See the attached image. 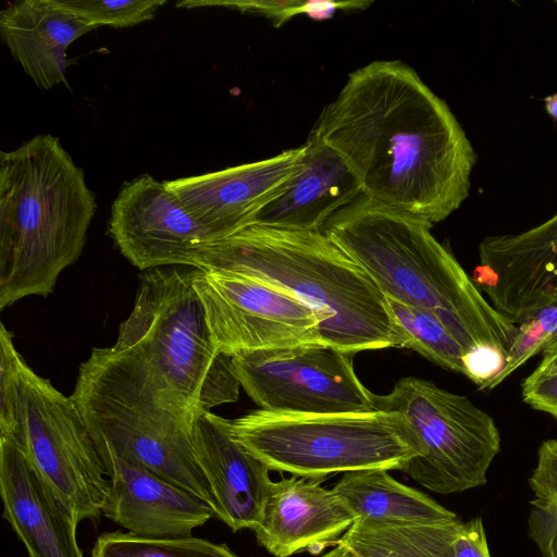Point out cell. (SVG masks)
<instances>
[{
    "instance_id": "cell-16",
    "label": "cell",
    "mask_w": 557,
    "mask_h": 557,
    "mask_svg": "<svg viewBox=\"0 0 557 557\" xmlns=\"http://www.w3.org/2000/svg\"><path fill=\"white\" fill-rule=\"evenodd\" d=\"M0 494L2 517L29 557H84L74 512L11 435L0 436Z\"/></svg>"
},
{
    "instance_id": "cell-35",
    "label": "cell",
    "mask_w": 557,
    "mask_h": 557,
    "mask_svg": "<svg viewBox=\"0 0 557 557\" xmlns=\"http://www.w3.org/2000/svg\"><path fill=\"white\" fill-rule=\"evenodd\" d=\"M321 557H355L350 550H348L346 547L336 544L333 549L327 552Z\"/></svg>"
},
{
    "instance_id": "cell-30",
    "label": "cell",
    "mask_w": 557,
    "mask_h": 557,
    "mask_svg": "<svg viewBox=\"0 0 557 557\" xmlns=\"http://www.w3.org/2000/svg\"><path fill=\"white\" fill-rule=\"evenodd\" d=\"M522 398L532 408L547 412L557 419V373L532 372L523 381Z\"/></svg>"
},
{
    "instance_id": "cell-20",
    "label": "cell",
    "mask_w": 557,
    "mask_h": 557,
    "mask_svg": "<svg viewBox=\"0 0 557 557\" xmlns=\"http://www.w3.org/2000/svg\"><path fill=\"white\" fill-rule=\"evenodd\" d=\"M96 28L58 0H22L0 11L3 42L40 89L66 85L67 48Z\"/></svg>"
},
{
    "instance_id": "cell-15",
    "label": "cell",
    "mask_w": 557,
    "mask_h": 557,
    "mask_svg": "<svg viewBox=\"0 0 557 557\" xmlns=\"http://www.w3.org/2000/svg\"><path fill=\"white\" fill-rule=\"evenodd\" d=\"M98 453L110 478L101 512L129 533L189 536L215 517L214 509L194 493L108 451Z\"/></svg>"
},
{
    "instance_id": "cell-8",
    "label": "cell",
    "mask_w": 557,
    "mask_h": 557,
    "mask_svg": "<svg viewBox=\"0 0 557 557\" xmlns=\"http://www.w3.org/2000/svg\"><path fill=\"white\" fill-rule=\"evenodd\" d=\"M374 399L376 409L403 413L418 435L421 454L401 469L417 483L444 495L486 484L500 434L494 419L468 397L408 376Z\"/></svg>"
},
{
    "instance_id": "cell-13",
    "label": "cell",
    "mask_w": 557,
    "mask_h": 557,
    "mask_svg": "<svg viewBox=\"0 0 557 557\" xmlns=\"http://www.w3.org/2000/svg\"><path fill=\"white\" fill-rule=\"evenodd\" d=\"M304 146L224 170L164 181L211 243L255 223L297 172Z\"/></svg>"
},
{
    "instance_id": "cell-26",
    "label": "cell",
    "mask_w": 557,
    "mask_h": 557,
    "mask_svg": "<svg viewBox=\"0 0 557 557\" xmlns=\"http://www.w3.org/2000/svg\"><path fill=\"white\" fill-rule=\"evenodd\" d=\"M557 339V300L517 325V333L502 369L481 389H492L505 381L531 357L544 351Z\"/></svg>"
},
{
    "instance_id": "cell-14",
    "label": "cell",
    "mask_w": 557,
    "mask_h": 557,
    "mask_svg": "<svg viewBox=\"0 0 557 557\" xmlns=\"http://www.w3.org/2000/svg\"><path fill=\"white\" fill-rule=\"evenodd\" d=\"M472 280L518 325L557 300V212L524 232L485 237Z\"/></svg>"
},
{
    "instance_id": "cell-3",
    "label": "cell",
    "mask_w": 557,
    "mask_h": 557,
    "mask_svg": "<svg viewBox=\"0 0 557 557\" xmlns=\"http://www.w3.org/2000/svg\"><path fill=\"white\" fill-rule=\"evenodd\" d=\"M97 211L85 174L51 134L0 153V309L53 293Z\"/></svg>"
},
{
    "instance_id": "cell-22",
    "label": "cell",
    "mask_w": 557,
    "mask_h": 557,
    "mask_svg": "<svg viewBox=\"0 0 557 557\" xmlns=\"http://www.w3.org/2000/svg\"><path fill=\"white\" fill-rule=\"evenodd\" d=\"M462 521L406 523L357 518L337 541L355 557H453Z\"/></svg>"
},
{
    "instance_id": "cell-36",
    "label": "cell",
    "mask_w": 557,
    "mask_h": 557,
    "mask_svg": "<svg viewBox=\"0 0 557 557\" xmlns=\"http://www.w3.org/2000/svg\"><path fill=\"white\" fill-rule=\"evenodd\" d=\"M556 4H557V1H556Z\"/></svg>"
},
{
    "instance_id": "cell-17",
    "label": "cell",
    "mask_w": 557,
    "mask_h": 557,
    "mask_svg": "<svg viewBox=\"0 0 557 557\" xmlns=\"http://www.w3.org/2000/svg\"><path fill=\"white\" fill-rule=\"evenodd\" d=\"M191 440L213 495L215 517L233 532L253 530L272 493L270 469L235 438L227 419L211 411L195 417Z\"/></svg>"
},
{
    "instance_id": "cell-10",
    "label": "cell",
    "mask_w": 557,
    "mask_h": 557,
    "mask_svg": "<svg viewBox=\"0 0 557 557\" xmlns=\"http://www.w3.org/2000/svg\"><path fill=\"white\" fill-rule=\"evenodd\" d=\"M355 354L324 344L242 351L232 356L240 387L260 409L289 413L363 412L375 394L359 380Z\"/></svg>"
},
{
    "instance_id": "cell-7",
    "label": "cell",
    "mask_w": 557,
    "mask_h": 557,
    "mask_svg": "<svg viewBox=\"0 0 557 557\" xmlns=\"http://www.w3.org/2000/svg\"><path fill=\"white\" fill-rule=\"evenodd\" d=\"M228 424L235 438L270 470L297 478L401 471L421 454L418 435L398 411L289 413L259 408Z\"/></svg>"
},
{
    "instance_id": "cell-12",
    "label": "cell",
    "mask_w": 557,
    "mask_h": 557,
    "mask_svg": "<svg viewBox=\"0 0 557 557\" xmlns=\"http://www.w3.org/2000/svg\"><path fill=\"white\" fill-rule=\"evenodd\" d=\"M108 231L121 253L136 268L199 265L211 243L164 182L143 174L125 182L111 205Z\"/></svg>"
},
{
    "instance_id": "cell-9",
    "label": "cell",
    "mask_w": 557,
    "mask_h": 557,
    "mask_svg": "<svg viewBox=\"0 0 557 557\" xmlns=\"http://www.w3.org/2000/svg\"><path fill=\"white\" fill-rule=\"evenodd\" d=\"M13 436L78 522H98L109 480L72 396H65L25 360L21 364L17 430Z\"/></svg>"
},
{
    "instance_id": "cell-18",
    "label": "cell",
    "mask_w": 557,
    "mask_h": 557,
    "mask_svg": "<svg viewBox=\"0 0 557 557\" xmlns=\"http://www.w3.org/2000/svg\"><path fill=\"white\" fill-rule=\"evenodd\" d=\"M355 516L344 500L320 480L293 476L274 482L261 522L252 530L274 557L319 553L336 545Z\"/></svg>"
},
{
    "instance_id": "cell-11",
    "label": "cell",
    "mask_w": 557,
    "mask_h": 557,
    "mask_svg": "<svg viewBox=\"0 0 557 557\" xmlns=\"http://www.w3.org/2000/svg\"><path fill=\"white\" fill-rule=\"evenodd\" d=\"M194 285L213 342L225 355L322 344L321 315L285 288L219 269H196Z\"/></svg>"
},
{
    "instance_id": "cell-1",
    "label": "cell",
    "mask_w": 557,
    "mask_h": 557,
    "mask_svg": "<svg viewBox=\"0 0 557 557\" xmlns=\"http://www.w3.org/2000/svg\"><path fill=\"white\" fill-rule=\"evenodd\" d=\"M311 132L385 206L433 224L469 196L474 149L448 104L401 61L350 73Z\"/></svg>"
},
{
    "instance_id": "cell-4",
    "label": "cell",
    "mask_w": 557,
    "mask_h": 557,
    "mask_svg": "<svg viewBox=\"0 0 557 557\" xmlns=\"http://www.w3.org/2000/svg\"><path fill=\"white\" fill-rule=\"evenodd\" d=\"M198 269L248 274L285 288L322 318V344L357 354L405 347L387 299L321 231L251 224L203 250Z\"/></svg>"
},
{
    "instance_id": "cell-27",
    "label": "cell",
    "mask_w": 557,
    "mask_h": 557,
    "mask_svg": "<svg viewBox=\"0 0 557 557\" xmlns=\"http://www.w3.org/2000/svg\"><path fill=\"white\" fill-rule=\"evenodd\" d=\"M62 7L99 27H131L153 18L165 0H58Z\"/></svg>"
},
{
    "instance_id": "cell-2",
    "label": "cell",
    "mask_w": 557,
    "mask_h": 557,
    "mask_svg": "<svg viewBox=\"0 0 557 557\" xmlns=\"http://www.w3.org/2000/svg\"><path fill=\"white\" fill-rule=\"evenodd\" d=\"M432 226L362 195L321 232L367 272L386 299L432 312L468 354L494 351L506 359L517 325L483 296L433 236Z\"/></svg>"
},
{
    "instance_id": "cell-6",
    "label": "cell",
    "mask_w": 557,
    "mask_h": 557,
    "mask_svg": "<svg viewBox=\"0 0 557 557\" xmlns=\"http://www.w3.org/2000/svg\"><path fill=\"white\" fill-rule=\"evenodd\" d=\"M197 268L146 271L115 346L138 354L163 383L196 413L239 397L232 357L212 338L194 285Z\"/></svg>"
},
{
    "instance_id": "cell-34",
    "label": "cell",
    "mask_w": 557,
    "mask_h": 557,
    "mask_svg": "<svg viewBox=\"0 0 557 557\" xmlns=\"http://www.w3.org/2000/svg\"><path fill=\"white\" fill-rule=\"evenodd\" d=\"M543 101L546 113L557 121V92L546 96Z\"/></svg>"
},
{
    "instance_id": "cell-23",
    "label": "cell",
    "mask_w": 557,
    "mask_h": 557,
    "mask_svg": "<svg viewBox=\"0 0 557 557\" xmlns=\"http://www.w3.org/2000/svg\"><path fill=\"white\" fill-rule=\"evenodd\" d=\"M405 347L422 355L442 368L466 375L468 354L461 343L432 312L387 299Z\"/></svg>"
},
{
    "instance_id": "cell-19",
    "label": "cell",
    "mask_w": 557,
    "mask_h": 557,
    "mask_svg": "<svg viewBox=\"0 0 557 557\" xmlns=\"http://www.w3.org/2000/svg\"><path fill=\"white\" fill-rule=\"evenodd\" d=\"M297 172L267 205L253 224L295 231H321L339 210L363 195L345 160L310 132Z\"/></svg>"
},
{
    "instance_id": "cell-25",
    "label": "cell",
    "mask_w": 557,
    "mask_h": 557,
    "mask_svg": "<svg viewBox=\"0 0 557 557\" xmlns=\"http://www.w3.org/2000/svg\"><path fill=\"white\" fill-rule=\"evenodd\" d=\"M372 1H318V0H239V1H200L188 0L176 4L178 8H199L219 5L245 13H255L272 20L280 27L293 16L307 14L312 18H330L337 10H358L370 7Z\"/></svg>"
},
{
    "instance_id": "cell-21",
    "label": "cell",
    "mask_w": 557,
    "mask_h": 557,
    "mask_svg": "<svg viewBox=\"0 0 557 557\" xmlns=\"http://www.w3.org/2000/svg\"><path fill=\"white\" fill-rule=\"evenodd\" d=\"M385 469L344 473L333 490L355 519L367 518L406 523H442L457 515L426 494L396 481Z\"/></svg>"
},
{
    "instance_id": "cell-28",
    "label": "cell",
    "mask_w": 557,
    "mask_h": 557,
    "mask_svg": "<svg viewBox=\"0 0 557 557\" xmlns=\"http://www.w3.org/2000/svg\"><path fill=\"white\" fill-rule=\"evenodd\" d=\"M528 481L534 495L528 520L557 527V440L541 444Z\"/></svg>"
},
{
    "instance_id": "cell-5",
    "label": "cell",
    "mask_w": 557,
    "mask_h": 557,
    "mask_svg": "<svg viewBox=\"0 0 557 557\" xmlns=\"http://www.w3.org/2000/svg\"><path fill=\"white\" fill-rule=\"evenodd\" d=\"M98 451L146 468L194 493L214 509L197 461V414L135 351L95 348L82 362L73 394Z\"/></svg>"
},
{
    "instance_id": "cell-33",
    "label": "cell",
    "mask_w": 557,
    "mask_h": 557,
    "mask_svg": "<svg viewBox=\"0 0 557 557\" xmlns=\"http://www.w3.org/2000/svg\"><path fill=\"white\" fill-rule=\"evenodd\" d=\"M534 372L540 374L557 373V339L545 348L542 361L535 368Z\"/></svg>"
},
{
    "instance_id": "cell-32",
    "label": "cell",
    "mask_w": 557,
    "mask_h": 557,
    "mask_svg": "<svg viewBox=\"0 0 557 557\" xmlns=\"http://www.w3.org/2000/svg\"><path fill=\"white\" fill-rule=\"evenodd\" d=\"M528 530L542 557H557V527L528 520Z\"/></svg>"
},
{
    "instance_id": "cell-31",
    "label": "cell",
    "mask_w": 557,
    "mask_h": 557,
    "mask_svg": "<svg viewBox=\"0 0 557 557\" xmlns=\"http://www.w3.org/2000/svg\"><path fill=\"white\" fill-rule=\"evenodd\" d=\"M453 557H492L481 517L461 522L453 542Z\"/></svg>"
},
{
    "instance_id": "cell-29",
    "label": "cell",
    "mask_w": 557,
    "mask_h": 557,
    "mask_svg": "<svg viewBox=\"0 0 557 557\" xmlns=\"http://www.w3.org/2000/svg\"><path fill=\"white\" fill-rule=\"evenodd\" d=\"M22 356L13 343V334L0 324V436L17 430L20 371Z\"/></svg>"
},
{
    "instance_id": "cell-24",
    "label": "cell",
    "mask_w": 557,
    "mask_h": 557,
    "mask_svg": "<svg viewBox=\"0 0 557 557\" xmlns=\"http://www.w3.org/2000/svg\"><path fill=\"white\" fill-rule=\"evenodd\" d=\"M91 557H239L225 544L189 536L145 537L129 532L102 533Z\"/></svg>"
}]
</instances>
